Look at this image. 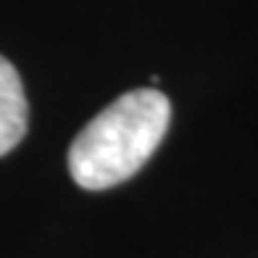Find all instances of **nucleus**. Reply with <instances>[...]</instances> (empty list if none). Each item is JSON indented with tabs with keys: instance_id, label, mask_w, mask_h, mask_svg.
Returning <instances> with one entry per match:
<instances>
[{
	"instance_id": "1",
	"label": "nucleus",
	"mask_w": 258,
	"mask_h": 258,
	"mask_svg": "<svg viewBox=\"0 0 258 258\" xmlns=\"http://www.w3.org/2000/svg\"><path fill=\"white\" fill-rule=\"evenodd\" d=\"M171 105L158 90H132L116 98L74 137L69 174L82 190H108L135 177L158 150Z\"/></svg>"
},
{
	"instance_id": "2",
	"label": "nucleus",
	"mask_w": 258,
	"mask_h": 258,
	"mask_svg": "<svg viewBox=\"0 0 258 258\" xmlns=\"http://www.w3.org/2000/svg\"><path fill=\"white\" fill-rule=\"evenodd\" d=\"M29 105L16 66L0 55V156L11 153L27 135Z\"/></svg>"
}]
</instances>
